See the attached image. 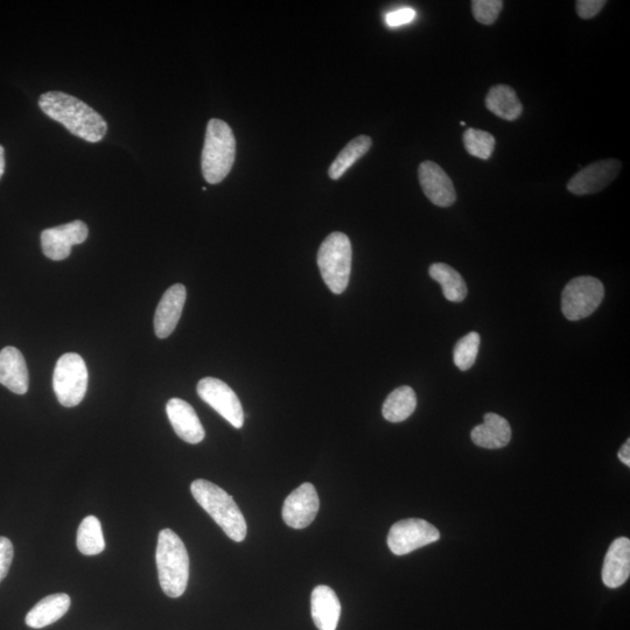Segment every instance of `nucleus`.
<instances>
[{
  "label": "nucleus",
  "instance_id": "1",
  "mask_svg": "<svg viewBox=\"0 0 630 630\" xmlns=\"http://www.w3.org/2000/svg\"><path fill=\"white\" fill-rule=\"evenodd\" d=\"M42 112L61 123L76 137L98 143L107 135L108 124L88 104L61 91H48L39 98Z\"/></svg>",
  "mask_w": 630,
  "mask_h": 630
},
{
  "label": "nucleus",
  "instance_id": "2",
  "mask_svg": "<svg viewBox=\"0 0 630 630\" xmlns=\"http://www.w3.org/2000/svg\"><path fill=\"white\" fill-rule=\"evenodd\" d=\"M191 492L196 502L207 511L234 542H243L248 534V525L233 497L215 483L207 480H195Z\"/></svg>",
  "mask_w": 630,
  "mask_h": 630
},
{
  "label": "nucleus",
  "instance_id": "3",
  "mask_svg": "<svg viewBox=\"0 0 630 630\" xmlns=\"http://www.w3.org/2000/svg\"><path fill=\"white\" fill-rule=\"evenodd\" d=\"M156 560L161 590L167 597H181L188 584L189 557L184 542L171 529L160 531Z\"/></svg>",
  "mask_w": 630,
  "mask_h": 630
},
{
  "label": "nucleus",
  "instance_id": "4",
  "mask_svg": "<svg viewBox=\"0 0 630 630\" xmlns=\"http://www.w3.org/2000/svg\"><path fill=\"white\" fill-rule=\"evenodd\" d=\"M236 158V139L230 126L221 119H210L203 145L201 167L209 184H220L233 168Z\"/></svg>",
  "mask_w": 630,
  "mask_h": 630
},
{
  "label": "nucleus",
  "instance_id": "5",
  "mask_svg": "<svg viewBox=\"0 0 630 630\" xmlns=\"http://www.w3.org/2000/svg\"><path fill=\"white\" fill-rule=\"evenodd\" d=\"M353 249L346 234L335 231L325 238L318 251L322 279L334 294L346 291L352 272Z\"/></svg>",
  "mask_w": 630,
  "mask_h": 630
},
{
  "label": "nucleus",
  "instance_id": "6",
  "mask_svg": "<svg viewBox=\"0 0 630 630\" xmlns=\"http://www.w3.org/2000/svg\"><path fill=\"white\" fill-rule=\"evenodd\" d=\"M53 387L61 405L74 408L79 405L88 388V369L82 356L75 353L62 355L56 363Z\"/></svg>",
  "mask_w": 630,
  "mask_h": 630
},
{
  "label": "nucleus",
  "instance_id": "7",
  "mask_svg": "<svg viewBox=\"0 0 630 630\" xmlns=\"http://www.w3.org/2000/svg\"><path fill=\"white\" fill-rule=\"evenodd\" d=\"M605 297V287L599 279L583 276L571 280L565 286L562 296V311L570 321L590 317Z\"/></svg>",
  "mask_w": 630,
  "mask_h": 630
},
{
  "label": "nucleus",
  "instance_id": "8",
  "mask_svg": "<svg viewBox=\"0 0 630 630\" xmlns=\"http://www.w3.org/2000/svg\"><path fill=\"white\" fill-rule=\"evenodd\" d=\"M439 538L440 532L432 524L419 518H409L392 525L388 545L394 555L404 556L439 541Z\"/></svg>",
  "mask_w": 630,
  "mask_h": 630
},
{
  "label": "nucleus",
  "instance_id": "9",
  "mask_svg": "<svg viewBox=\"0 0 630 630\" xmlns=\"http://www.w3.org/2000/svg\"><path fill=\"white\" fill-rule=\"evenodd\" d=\"M198 395L203 402L219 413L235 429H242L244 412L240 399L227 383L214 377L202 378L198 383Z\"/></svg>",
  "mask_w": 630,
  "mask_h": 630
},
{
  "label": "nucleus",
  "instance_id": "10",
  "mask_svg": "<svg viewBox=\"0 0 630 630\" xmlns=\"http://www.w3.org/2000/svg\"><path fill=\"white\" fill-rule=\"evenodd\" d=\"M88 235L87 224L82 221L46 229L41 233L42 251L52 261H63L72 254L74 245L82 244L87 240Z\"/></svg>",
  "mask_w": 630,
  "mask_h": 630
},
{
  "label": "nucleus",
  "instance_id": "11",
  "mask_svg": "<svg viewBox=\"0 0 630 630\" xmlns=\"http://www.w3.org/2000/svg\"><path fill=\"white\" fill-rule=\"evenodd\" d=\"M621 167V161L618 159L595 161L574 175L567 182V189L574 195L599 193L618 178Z\"/></svg>",
  "mask_w": 630,
  "mask_h": 630
},
{
  "label": "nucleus",
  "instance_id": "12",
  "mask_svg": "<svg viewBox=\"0 0 630 630\" xmlns=\"http://www.w3.org/2000/svg\"><path fill=\"white\" fill-rule=\"evenodd\" d=\"M320 501L312 483H303L287 496L283 506V520L293 529H305L317 517Z\"/></svg>",
  "mask_w": 630,
  "mask_h": 630
},
{
  "label": "nucleus",
  "instance_id": "13",
  "mask_svg": "<svg viewBox=\"0 0 630 630\" xmlns=\"http://www.w3.org/2000/svg\"><path fill=\"white\" fill-rule=\"evenodd\" d=\"M418 178L426 198L438 207H451L457 200V192L448 174L433 161L419 165Z\"/></svg>",
  "mask_w": 630,
  "mask_h": 630
},
{
  "label": "nucleus",
  "instance_id": "14",
  "mask_svg": "<svg viewBox=\"0 0 630 630\" xmlns=\"http://www.w3.org/2000/svg\"><path fill=\"white\" fill-rule=\"evenodd\" d=\"M186 297V287L182 284H175L164 293L154 315V332L158 338L166 339L174 332L184 311Z\"/></svg>",
  "mask_w": 630,
  "mask_h": 630
},
{
  "label": "nucleus",
  "instance_id": "15",
  "mask_svg": "<svg viewBox=\"0 0 630 630\" xmlns=\"http://www.w3.org/2000/svg\"><path fill=\"white\" fill-rule=\"evenodd\" d=\"M166 412L173 430L186 443L195 445L205 439V429L192 405L180 398H172L166 405Z\"/></svg>",
  "mask_w": 630,
  "mask_h": 630
},
{
  "label": "nucleus",
  "instance_id": "16",
  "mask_svg": "<svg viewBox=\"0 0 630 630\" xmlns=\"http://www.w3.org/2000/svg\"><path fill=\"white\" fill-rule=\"evenodd\" d=\"M630 574V541L620 537L609 546L602 567V581L609 588H618L626 583Z\"/></svg>",
  "mask_w": 630,
  "mask_h": 630
},
{
  "label": "nucleus",
  "instance_id": "17",
  "mask_svg": "<svg viewBox=\"0 0 630 630\" xmlns=\"http://www.w3.org/2000/svg\"><path fill=\"white\" fill-rule=\"evenodd\" d=\"M0 384L17 395H25L30 375L23 354L17 348L6 347L0 352Z\"/></svg>",
  "mask_w": 630,
  "mask_h": 630
},
{
  "label": "nucleus",
  "instance_id": "18",
  "mask_svg": "<svg viewBox=\"0 0 630 630\" xmlns=\"http://www.w3.org/2000/svg\"><path fill=\"white\" fill-rule=\"evenodd\" d=\"M311 611L314 625L319 630H336L341 615V604L331 587L320 585L314 588Z\"/></svg>",
  "mask_w": 630,
  "mask_h": 630
},
{
  "label": "nucleus",
  "instance_id": "19",
  "mask_svg": "<svg viewBox=\"0 0 630 630\" xmlns=\"http://www.w3.org/2000/svg\"><path fill=\"white\" fill-rule=\"evenodd\" d=\"M471 437L476 446L497 450L510 443L511 427L507 419L496 413H487L483 424L474 427Z\"/></svg>",
  "mask_w": 630,
  "mask_h": 630
},
{
  "label": "nucleus",
  "instance_id": "20",
  "mask_svg": "<svg viewBox=\"0 0 630 630\" xmlns=\"http://www.w3.org/2000/svg\"><path fill=\"white\" fill-rule=\"evenodd\" d=\"M70 604L72 600L66 593L48 595L28 612L25 619L26 625L34 629L53 625L69 611Z\"/></svg>",
  "mask_w": 630,
  "mask_h": 630
},
{
  "label": "nucleus",
  "instance_id": "21",
  "mask_svg": "<svg viewBox=\"0 0 630 630\" xmlns=\"http://www.w3.org/2000/svg\"><path fill=\"white\" fill-rule=\"evenodd\" d=\"M486 108L495 116L509 122L515 121L523 112V105L518 100L516 91L506 84H499L489 90Z\"/></svg>",
  "mask_w": 630,
  "mask_h": 630
},
{
  "label": "nucleus",
  "instance_id": "22",
  "mask_svg": "<svg viewBox=\"0 0 630 630\" xmlns=\"http://www.w3.org/2000/svg\"><path fill=\"white\" fill-rule=\"evenodd\" d=\"M417 408L416 392L412 388L399 387L385 399L382 413L390 423H401L408 419Z\"/></svg>",
  "mask_w": 630,
  "mask_h": 630
},
{
  "label": "nucleus",
  "instance_id": "23",
  "mask_svg": "<svg viewBox=\"0 0 630 630\" xmlns=\"http://www.w3.org/2000/svg\"><path fill=\"white\" fill-rule=\"evenodd\" d=\"M430 277L443 289L444 296L452 303H461L467 297L468 289L464 278L457 270L445 263H434L429 269Z\"/></svg>",
  "mask_w": 630,
  "mask_h": 630
},
{
  "label": "nucleus",
  "instance_id": "24",
  "mask_svg": "<svg viewBox=\"0 0 630 630\" xmlns=\"http://www.w3.org/2000/svg\"><path fill=\"white\" fill-rule=\"evenodd\" d=\"M371 145H373V139L366 135L356 137L352 142H349L329 167V178L332 180L340 179L357 160L366 156Z\"/></svg>",
  "mask_w": 630,
  "mask_h": 630
},
{
  "label": "nucleus",
  "instance_id": "25",
  "mask_svg": "<svg viewBox=\"0 0 630 630\" xmlns=\"http://www.w3.org/2000/svg\"><path fill=\"white\" fill-rule=\"evenodd\" d=\"M77 548L86 556L100 555L105 541L100 520L95 516L84 518L77 531Z\"/></svg>",
  "mask_w": 630,
  "mask_h": 630
},
{
  "label": "nucleus",
  "instance_id": "26",
  "mask_svg": "<svg viewBox=\"0 0 630 630\" xmlns=\"http://www.w3.org/2000/svg\"><path fill=\"white\" fill-rule=\"evenodd\" d=\"M496 140L489 132L478 129H467L464 133V145L471 156L487 160L492 157Z\"/></svg>",
  "mask_w": 630,
  "mask_h": 630
},
{
  "label": "nucleus",
  "instance_id": "27",
  "mask_svg": "<svg viewBox=\"0 0 630 630\" xmlns=\"http://www.w3.org/2000/svg\"><path fill=\"white\" fill-rule=\"evenodd\" d=\"M480 346V335L472 332L464 336L457 342L454 347L453 359L454 364L460 370L466 371L474 366L476 357H478Z\"/></svg>",
  "mask_w": 630,
  "mask_h": 630
},
{
  "label": "nucleus",
  "instance_id": "28",
  "mask_svg": "<svg viewBox=\"0 0 630 630\" xmlns=\"http://www.w3.org/2000/svg\"><path fill=\"white\" fill-rule=\"evenodd\" d=\"M503 9L501 0H474L472 2L473 16L483 25H492L499 18Z\"/></svg>",
  "mask_w": 630,
  "mask_h": 630
},
{
  "label": "nucleus",
  "instance_id": "29",
  "mask_svg": "<svg viewBox=\"0 0 630 630\" xmlns=\"http://www.w3.org/2000/svg\"><path fill=\"white\" fill-rule=\"evenodd\" d=\"M14 556L13 544L9 538L0 537V583L10 571Z\"/></svg>",
  "mask_w": 630,
  "mask_h": 630
},
{
  "label": "nucleus",
  "instance_id": "30",
  "mask_svg": "<svg viewBox=\"0 0 630 630\" xmlns=\"http://www.w3.org/2000/svg\"><path fill=\"white\" fill-rule=\"evenodd\" d=\"M605 5V0H579L576 10L580 18L588 20L597 16Z\"/></svg>",
  "mask_w": 630,
  "mask_h": 630
},
{
  "label": "nucleus",
  "instance_id": "31",
  "mask_svg": "<svg viewBox=\"0 0 630 630\" xmlns=\"http://www.w3.org/2000/svg\"><path fill=\"white\" fill-rule=\"evenodd\" d=\"M415 17V10L411 9V7H403V9L389 13L385 20H387L389 26L397 27L411 23Z\"/></svg>",
  "mask_w": 630,
  "mask_h": 630
},
{
  "label": "nucleus",
  "instance_id": "32",
  "mask_svg": "<svg viewBox=\"0 0 630 630\" xmlns=\"http://www.w3.org/2000/svg\"><path fill=\"white\" fill-rule=\"evenodd\" d=\"M619 459L626 466H630V440L626 441V444L621 447L619 451Z\"/></svg>",
  "mask_w": 630,
  "mask_h": 630
},
{
  "label": "nucleus",
  "instance_id": "33",
  "mask_svg": "<svg viewBox=\"0 0 630 630\" xmlns=\"http://www.w3.org/2000/svg\"><path fill=\"white\" fill-rule=\"evenodd\" d=\"M5 172V150L2 145H0V179H2Z\"/></svg>",
  "mask_w": 630,
  "mask_h": 630
}]
</instances>
